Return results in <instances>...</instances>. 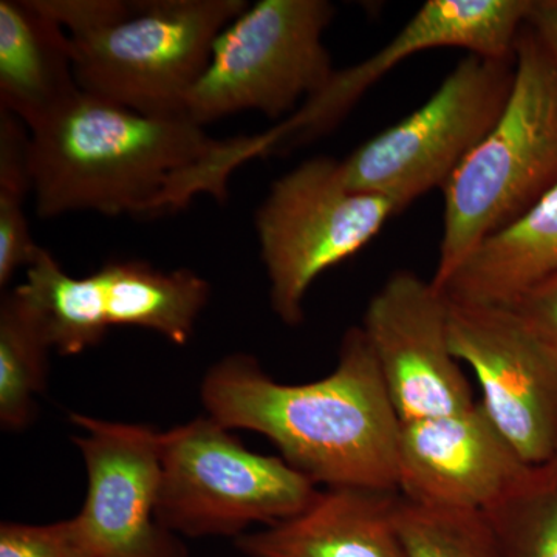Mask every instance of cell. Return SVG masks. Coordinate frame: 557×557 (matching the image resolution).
Wrapping results in <instances>:
<instances>
[{"label":"cell","instance_id":"1","mask_svg":"<svg viewBox=\"0 0 557 557\" xmlns=\"http://www.w3.org/2000/svg\"><path fill=\"white\" fill-rule=\"evenodd\" d=\"M281 143V127L212 138L186 116L141 115L79 90L30 129L36 212L157 219L200 196L226 201L233 172Z\"/></svg>","mask_w":557,"mask_h":557},{"label":"cell","instance_id":"2","mask_svg":"<svg viewBox=\"0 0 557 557\" xmlns=\"http://www.w3.org/2000/svg\"><path fill=\"white\" fill-rule=\"evenodd\" d=\"M200 395L208 417L269 438L314 485L398 494L401 421L361 325L344 333L324 379L277 383L258 359L234 354L208 370Z\"/></svg>","mask_w":557,"mask_h":557},{"label":"cell","instance_id":"3","mask_svg":"<svg viewBox=\"0 0 557 557\" xmlns=\"http://www.w3.org/2000/svg\"><path fill=\"white\" fill-rule=\"evenodd\" d=\"M557 186V46L530 22L518 36L515 83L496 126L443 189L435 287L487 237Z\"/></svg>","mask_w":557,"mask_h":557},{"label":"cell","instance_id":"4","mask_svg":"<svg viewBox=\"0 0 557 557\" xmlns=\"http://www.w3.org/2000/svg\"><path fill=\"white\" fill-rule=\"evenodd\" d=\"M321 491L282 457L245 448L211 417L163 432L157 518L180 537H240L302 515Z\"/></svg>","mask_w":557,"mask_h":557},{"label":"cell","instance_id":"5","mask_svg":"<svg viewBox=\"0 0 557 557\" xmlns=\"http://www.w3.org/2000/svg\"><path fill=\"white\" fill-rule=\"evenodd\" d=\"M245 0H143L129 16L72 39L79 89L132 112L186 116L190 90Z\"/></svg>","mask_w":557,"mask_h":557},{"label":"cell","instance_id":"6","mask_svg":"<svg viewBox=\"0 0 557 557\" xmlns=\"http://www.w3.org/2000/svg\"><path fill=\"white\" fill-rule=\"evenodd\" d=\"M327 0H260L225 28L186 100V119L205 126L240 112L281 119L322 94L335 76L324 33Z\"/></svg>","mask_w":557,"mask_h":557},{"label":"cell","instance_id":"7","mask_svg":"<svg viewBox=\"0 0 557 557\" xmlns=\"http://www.w3.org/2000/svg\"><path fill=\"white\" fill-rule=\"evenodd\" d=\"M515 83V58L469 54L416 112L358 146L341 161L351 189L379 194L398 212L445 189L496 126Z\"/></svg>","mask_w":557,"mask_h":557},{"label":"cell","instance_id":"8","mask_svg":"<svg viewBox=\"0 0 557 557\" xmlns=\"http://www.w3.org/2000/svg\"><path fill=\"white\" fill-rule=\"evenodd\" d=\"M397 214L387 197L351 189L341 161L330 157L277 178L255 219L276 317L289 327L302 324L318 277L368 247Z\"/></svg>","mask_w":557,"mask_h":557},{"label":"cell","instance_id":"9","mask_svg":"<svg viewBox=\"0 0 557 557\" xmlns=\"http://www.w3.org/2000/svg\"><path fill=\"white\" fill-rule=\"evenodd\" d=\"M453 354L498 431L530 467L557 458V358L508 307L450 300Z\"/></svg>","mask_w":557,"mask_h":557},{"label":"cell","instance_id":"10","mask_svg":"<svg viewBox=\"0 0 557 557\" xmlns=\"http://www.w3.org/2000/svg\"><path fill=\"white\" fill-rule=\"evenodd\" d=\"M73 437L87 469L78 520L90 557H189L183 537L157 518L163 432L83 413Z\"/></svg>","mask_w":557,"mask_h":557},{"label":"cell","instance_id":"11","mask_svg":"<svg viewBox=\"0 0 557 557\" xmlns=\"http://www.w3.org/2000/svg\"><path fill=\"white\" fill-rule=\"evenodd\" d=\"M448 295L412 271H397L369 300L361 329L401 423L475 405L453 354Z\"/></svg>","mask_w":557,"mask_h":557},{"label":"cell","instance_id":"12","mask_svg":"<svg viewBox=\"0 0 557 557\" xmlns=\"http://www.w3.org/2000/svg\"><path fill=\"white\" fill-rule=\"evenodd\" d=\"M530 468L480 401L399 429L398 496L421 507L487 511Z\"/></svg>","mask_w":557,"mask_h":557},{"label":"cell","instance_id":"13","mask_svg":"<svg viewBox=\"0 0 557 557\" xmlns=\"http://www.w3.org/2000/svg\"><path fill=\"white\" fill-rule=\"evenodd\" d=\"M533 0H428L383 49L355 67L336 72L327 89L288 121V139L332 129L359 98L412 54L434 49L467 50L493 60L515 58L516 42Z\"/></svg>","mask_w":557,"mask_h":557},{"label":"cell","instance_id":"14","mask_svg":"<svg viewBox=\"0 0 557 557\" xmlns=\"http://www.w3.org/2000/svg\"><path fill=\"white\" fill-rule=\"evenodd\" d=\"M397 494L324 490L287 522L236 539L245 557H405L392 508Z\"/></svg>","mask_w":557,"mask_h":557},{"label":"cell","instance_id":"15","mask_svg":"<svg viewBox=\"0 0 557 557\" xmlns=\"http://www.w3.org/2000/svg\"><path fill=\"white\" fill-rule=\"evenodd\" d=\"M79 90L69 33L33 0H0V109L32 129Z\"/></svg>","mask_w":557,"mask_h":557},{"label":"cell","instance_id":"16","mask_svg":"<svg viewBox=\"0 0 557 557\" xmlns=\"http://www.w3.org/2000/svg\"><path fill=\"white\" fill-rule=\"evenodd\" d=\"M557 273V186L472 251L442 292L457 302L505 306Z\"/></svg>","mask_w":557,"mask_h":557},{"label":"cell","instance_id":"17","mask_svg":"<svg viewBox=\"0 0 557 557\" xmlns=\"http://www.w3.org/2000/svg\"><path fill=\"white\" fill-rule=\"evenodd\" d=\"M110 329L129 325L183 346L193 338L211 288L188 269L161 271L143 260H115L95 271Z\"/></svg>","mask_w":557,"mask_h":557},{"label":"cell","instance_id":"18","mask_svg":"<svg viewBox=\"0 0 557 557\" xmlns=\"http://www.w3.org/2000/svg\"><path fill=\"white\" fill-rule=\"evenodd\" d=\"M14 292L38 318L51 350L70 357L97 346L110 330L97 274L75 277L62 269L49 249L25 271Z\"/></svg>","mask_w":557,"mask_h":557},{"label":"cell","instance_id":"19","mask_svg":"<svg viewBox=\"0 0 557 557\" xmlns=\"http://www.w3.org/2000/svg\"><path fill=\"white\" fill-rule=\"evenodd\" d=\"M51 347L38 318L14 289L0 300V426L20 432L36 417L46 391Z\"/></svg>","mask_w":557,"mask_h":557},{"label":"cell","instance_id":"20","mask_svg":"<svg viewBox=\"0 0 557 557\" xmlns=\"http://www.w3.org/2000/svg\"><path fill=\"white\" fill-rule=\"evenodd\" d=\"M392 523L405 557H505L486 511L421 507L397 494Z\"/></svg>","mask_w":557,"mask_h":557},{"label":"cell","instance_id":"21","mask_svg":"<svg viewBox=\"0 0 557 557\" xmlns=\"http://www.w3.org/2000/svg\"><path fill=\"white\" fill-rule=\"evenodd\" d=\"M486 512L505 557H557V458L528 469Z\"/></svg>","mask_w":557,"mask_h":557},{"label":"cell","instance_id":"22","mask_svg":"<svg viewBox=\"0 0 557 557\" xmlns=\"http://www.w3.org/2000/svg\"><path fill=\"white\" fill-rule=\"evenodd\" d=\"M0 557H90L76 518L28 525H0Z\"/></svg>","mask_w":557,"mask_h":557},{"label":"cell","instance_id":"23","mask_svg":"<svg viewBox=\"0 0 557 557\" xmlns=\"http://www.w3.org/2000/svg\"><path fill=\"white\" fill-rule=\"evenodd\" d=\"M33 3L58 22L70 38L108 27L129 16L135 9V2L124 0H33Z\"/></svg>","mask_w":557,"mask_h":557},{"label":"cell","instance_id":"24","mask_svg":"<svg viewBox=\"0 0 557 557\" xmlns=\"http://www.w3.org/2000/svg\"><path fill=\"white\" fill-rule=\"evenodd\" d=\"M504 307L557 358V273L531 285Z\"/></svg>","mask_w":557,"mask_h":557},{"label":"cell","instance_id":"25","mask_svg":"<svg viewBox=\"0 0 557 557\" xmlns=\"http://www.w3.org/2000/svg\"><path fill=\"white\" fill-rule=\"evenodd\" d=\"M527 22L557 46V0H533Z\"/></svg>","mask_w":557,"mask_h":557}]
</instances>
